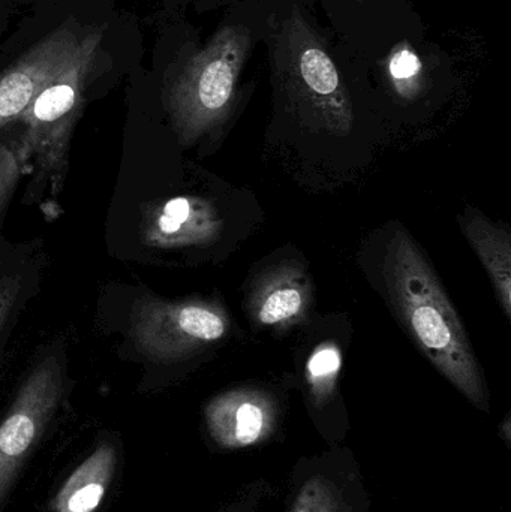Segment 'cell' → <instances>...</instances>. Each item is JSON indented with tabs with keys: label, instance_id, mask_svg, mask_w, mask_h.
Returning <instances> with one entry per match:
<instances>
[{
	"label": "cell",
	"instance_id": "6da1fadb",
	"mask_svg": "<svg viewBox=\"0 0 511 512\" xmlns=\"http://www.w3.org/2000/svg\"><path fill=\"white\" fill-rule=\"evenodd\" d=\"M384 271L396 310L420 351L476 408L489 411V391L464 324L405 231L390 240Z\"/></svg>",
	"mask_w": 511,
	"mask_h": 512
},
{
	"label": "cell",
	"instance_id": "7a4b0ae2",
	"mask_svg": "<svg viewBox=\"0 0 511 512\" xmlns=\"http://www.w3.org/2000/svg\"><path fill=\"white\" fill-rule=\"evenodd\" d=\"M101 32H92L78 42L69 62L47 81L21 114L20 140L15 144L21 165L32 162L36 176L51 189L62 191L68 173L72 134L86 101V89L98 62Z\"/></svg>",
	"mask_w": 511,
	"mask_h": 512
},
{
	"label": "cell",
	"instance_id": "3957f363",
	"mask_svg": "<svg viewBox=\"0 0 511 512\" xmlns=\"http://www.w3.org/2000/svg\"><path fill=\"white\" fill-rule=\"evenodd\" d=\"M248 50L249 33L242 27H225L171 83L167 107L183 144L195 143L224 122Z\"/></svg>",
	"mask_w": 511,
	"mask_h": 512
},
{
	"label": "cell",
	"instance_id": "277c9868",
	"mask_svg": "<svg viewBox=\"0 0 511 512\" xmlns=\"http://www.w3.org/2000/svg\"><path fill=\"white\" fill-rule=\"evenodd\" d=\"M228 328L224 307L210 301L140 297L129 318L132 343L156 363L185 360L227 336Z\"/></svg>",
	"mask_w": 511,
	"mask_h": 512
},
{
	"label": "cell",
	"instance_id": "5b68a950",
	"mask_svg": "<svg viewBox=\"0 0 511 512\" xmlns=\"http://www.w3.org/2000/svg\"><path fill=\"white\" fill-rule=\"evenodd\" d=\"M65 385V364L53 354L35 364L18 388L0 423V507L56 415Z\"/></svg>",
	"mask_w": 511,
	"mask_h": 512
},
{
	"label": "cell",
	"instance_id": "8992f818",
	"mask_svg": "<svg viewBox=\"0 0 511 512\" xmlns=\"http://www.w3.org/2000/svg\"><path fill=\"white\" fill-rule=\"evenodd\" d=\"M285 59V77L296 101L321 125L336 132L350 131L353 110L335 62L302 21L293 24Z\"/></svg>",
	"mask_w": 511,
	"mask_h": 512
},
{
	"label": "cell",
	"instance_id": "52a82bcc",
	"mask_svg": "<svg viewBox=\"0 0 511 512\" xmlns=\"http://www.w3.org/2000/svg\"><path fill=\"white\" fill-rule=\"evenodd\" d=\"M371 498L350 448L333 447L294 466L285 512H369Z\"/></svg>",
	"mask_w": 511,
	"mask_h": 512
},
{
	"label": "cell",
	"instance_id": "ba28073f",
	"mask_svg": "<svg viewBox=\"0 0 511 512\" xmlns=\"http://www.w3.org/2000/svg\"><path fill=\"white\" fill-rule=\"evenodd\" d=\"M80 39L68 26L59 27L0 72V128L20 119L39 90L69 62Z\"/></svg>",
	"mask_w": 511,
	"mask_h": 512
},
{
	"label": "cell",
	"instance_id": "9c48e42d",
	"mask_svg": "<svg viewBox=\"0 0 511 512\" xmlns=\"http://www.w3.org/2000/svg\"><path fill=\"white\" fill-rule=\"evenodd\" d=\"M206 426L222 450L255 447L269 442L278 430V403L257 388L228 391L206 406Z\"/></svg>",
	"mask_w": 511,
	"mask_h": 512
},
{
	"label": "cell",
	"instance_id": "30bf717a",
	"mask_svg": "<svg viewBox=\"0 0 511 512\" xmlns=\"http://www.w3.org/2000/svg\"><path fill=\"white\" fill-rule=\"evenodd\" d=\"M221 230V218L212 204L197 197H177L147 213L143 240L150 248H189L209 245Z\"/></svg>",
	"mask_w": 511,
	"mask_h": 512
},
{
	"label": "cell",
	"instance_id": "8fae6325",
	"mask_svg": "<svg viewBox=\"0 0 511 512\" xmlns=\"http://www.w3.org/2000/svg\"><path fill=\"white\" fill-rule=\"evenodd\" d=\"M311 286L300 268L269 271L255 285L249 300L252 318L263 327L288 328L308 315Z\"/></svg>",
	"mask_w": 511,
	"mask_h": 512
},
{
	"label": "cell",
	"instance_id": "7c38bea8",
	"mask_svg": "<svg viewBox=\"0 0 511 512\" xmlns=\"http://www.w3.org/2000/svg\"><path fill=\"white\" fill-rule=\"evenodd\" d=\"M117 466V450L102 442L69 475L51 501L53 512H96L101 507Z\"/></svg>",
	"mask_w": 511,
	"mask_h": 512
},
{
	"label": "cell",
	"instance_id": "4fadbf2b",
	"mask_svg": "<svg viewBox=\"0 0 511 512\" xmlns=\"http://www.w3.org/2000/svg\"><path fill=\"white\" fill-rule=\"evenodd\" d=\"M462 231L473 246L494 283L501 307L511 316V240L510 233L468 210L459 218Z\"/></svg>",
	"mask_w": 511,
	"mask_h": 512
},
{
	"label": "cell",
	"instance_id": "5bb4252c",
	"mask_svg": "<svg viewBox=\"0 0 511 512\" xmlns=\"http://www.w3.org/2000/svg\"><path fill=\"white\" fill-rule=\"evenodd\" d=\"M341 367V352L335 345L321 346L309 358L306 381L309 387V400L317 414H321L332 405Z\"/></svg>",
	"mask_w": 511,
	"mask_h": 512
},
{
	"label": "cell",
	"instance_id": "9a60e30c",
	"mask_svg": "<svg viewBox=\"0 0 511 512\" xmlns=\"http://www.w3.org/2000/svg\"><path fill=\"white\" fill-rule=\"evenodd\" d=\"M21 165L14 147L0 143V215L20 182Z\"/></svg>",
	"mask_w": 511,
	"mask_h": 512
},
{
	"label": "cell",
	"instance_id": "2e32d148",
	"mask_svg": "<svg viewBox=\"0 0 511 512\" xmlns=\"http://www.w3.org/2000/svg\"><path fill=\"white\" fill-rule=\"evenodd\" d=\"M390 74L395 81L396 89L407 95L413 92L419 80L420 65L417 57L410 50H399L393 54L392 62H390Z\"/></svg>",
	"mask_w": 511,
	"mask_h": 512
},
{
	"label": "cell",
	"instance_id": "e0dca14e",
	"mask_svg": "<svg viewBox=\"0 0 511 512\" xmlns=\"http://www.w3.org/2000/svg\"><path fill=\"white\" fill-rule=\"evenodd\" d=\"M270 495H272L270 484L264 480H257L240 489L236 496L218 512H258Z\"/></svg>",
	"mask_w": 511,
	"mask_h": 512
},
{
	"label": "cell",
	"instance_id": "ac0fdd59",
	"mask_svg": "<svg viewBox=\"0 0 511 512\" xmlns=\"http://www.w3.org/2000/svg\"><path fill=\"white\" fill-rule=\"evenodd\" d=\"M20 289V277L8 276L0 279V334H2L12 310L17 306Z\"/></svg>",
	"mask_w": 511,
	"mask_h": 512
},
{
	"label": "cell",
	"instance_id": "d6986e66",
	"mask_svg": "<svg viewBox=\"0 0 511 512\" xmlns=\"http://www.w3.org/2000/svg\"><path fill=\"white\" fill-rule=\"evenodd\" d=\"M503 433H504V441H506V444L510 447V441H511V435H510V417L506 418V421H504L503 424Z\"/></svg>",
	"mask_w": 511,
	"mask_h": 512
}]
</instances>
